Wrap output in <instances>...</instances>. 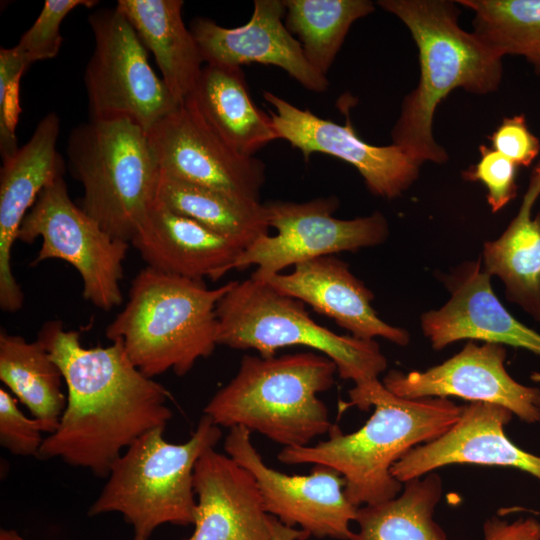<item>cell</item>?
Listing matches in <instances>:
<instances>
[{
	"label": "cell",
	"mask_w": 540,
	"mask_h": 540,
	"mask_svg": "<svg viewBox=\"0 0 540 540\" xmlns=\"http://www.w3.org/2000/svg\"><path fill=\"white\" fill-rule=\"evenodd\" d=\"M37 339L67 388L59 426L44 438L38 458H58L107 478L132 443L172 418L169 391L131 362L120 340L85 347L80 332L66 330L58 320L46 322Z\"/></svg>",
	"instance_id": "cell-1"
},
{
	"label": "cell",
	"mask_w": 540,
	"mask_h": 540,
	"mask_svg": "<svg viewBox=\"0 0 540 540\" xmlns=\"http://www.w3.org/2000/svg\"><path fill=\"white\" fill-rule=\"evenodd\" d=\"M350 406L374 411L358 430L345 434L337 424L328 439L315 445L285 447L277 459L287 465H323L345 480V494L356 507L395 498L403 489L391 472L408 451L448 431L462 406L443 397L406 399L390 392L379 379L355 385Z\"/></svg>",
	"instance_id": "cell-2"
},
{
	"label": "cell",
	"mask_w": 540,
	"mask_h": 540,
	"mask_svg": "<svg viewBox=\"0 0 540 540\" xmlns=\"http://www.w3.org/2000/svg\"><path fill=\"white\" fill-rule=\"evenodd\" d=\"M377 4L409 29L420 63L419 83L404 97L391 130L392 145L420 164L444 163L448 154L435 141L432 128L438 104L456 88L475 94L495 92L503 76L502 57L459 26L455 1L379 0Z\"/></svg>",
	"instance_id": "cell-3"
},
{
	"label": "cell",
	"mask_w": 540,
	"mask_h": 540,
	"mask_svg": "<svg viewBox=\"0 0 540 540\" xmlns=\"http://www.w3.org/2000/svg\"><path fill=\"white\" fill-rule=\"evenodd\" d=\"M234 283L210 289L203 280L146 266L132 280L128 300L105 335L120 340L146 376L170 370L184 376L218 345L217 304Z\"/></svg>",
	"instance_id": "cell-4"
},
{
	"label": "cell",
	"mask_w": 540,
	"mask_h": 540,
	"mask_svg": "<svg viewBox=\"0 0 540 540\" xmlns=\"http://www.w3.org/2000/svg\"><path fill=\"white\" fill-rule=\"evenodd\" d=\"M336 373L330 358L314 352L244 355L203 412L219 427L241 426L283 448L308 446L333 425L318 395L334 385Z\"/></svg>",
	"instance_id": "cell-5"
},
{
	"label": "cell",
	"mask_w": 540,
	"mask_h": 540,
	"mask_svg": "<svg viewBox=\"0 0 540 540\" xmlns=\"http://www.w3.org/2000/svg\"><path fill=\"white\" fill-rule=\"evenodd\" d=\"M165 428L148 431L115 460L103 489L88 509L89 516L121 514L133 528V540H149L163 524H194L195 465L222 435L220 427L205 414L183 443L168 442Z\"/></svg>",
	"instance_id": "cell-6"
},
{
	"label": "cell",
	"mask_w": 540,
	"mask_h": 540,
	"mask_svg": "<svg viewBox=\"0 0 540 540\" xmlns=\"http://www.w3.org/2000/svg\"><path fill=\"white\" fill-rule=\"evenodd\" d=\"M66 153L83 187L80 207L110 236L130 243L155 202L160 176L147 132L126 118H90L71 131Z\"/></svg>",
	"instance_id": "cell-7"
},
{
	"label": "cell",
	"mask_w": 540,
	"mask_h": 540,
	"mask_svg": "<svg viewBox=\"0 0 540 540\" xmlns=\"http://www.w3.org/2000/svg\"><path fill=\"white\" fill-rule=\"evenodd\" d=\"M218 345L253 349L269 358L288 346H304L330 358L338 375L362 385L377 380L387 359L375 340L339 335L316 323L305 304L257 280L235 281L216 308Z\"/></svg>",
	"instance_id": "cell-8"
},
{
	"label": "cell",
	"mask_w": 540,
	"mask_h": 540,
	"mask_svg": "<svg viewBox=\"0 0 540 540\" xmlns=\"http://www.w3.org/2000/svg\"><path fill=\"white\" fill-rule=\"evenodd\" d=\"M42 240L32 265L59 259L77 270L83 298L109 311L123 302L121 280L128 242L117 240L71 199L63 176L46 186L24 218L17 240Z\"/></svg>",
	"instance_id": "cell-9"
},
{
	"label": "cell",
	"mask_w": 540,
	"mask_h": 540,
	"mask_svg": "<svg viewBox=\"0 0 540 540\" xmlns=\"http://www.w3.org/2000/svg\"><path fill=\"white\" fill-rule=\"evenodd\" d=\"M95 46L84 84L90 118L130 119L146 132L179 103L148 61L147 49L115 7L88 17Z\"/></svg>",
	"instance_id": "cell-10"
},
{
	"label": "cell",
	"mask_w": 540,
	"mask_h": 540,
	"mask_svg": "<svg viewBox=\"0 0 540 540\" xmlns=\"http://www.w3.org/2000/svg\"><path fill=\"white\" fill-rule=\"evenodd\" d=\"M339 205L335 196L301 203H265L269 226L277 233L261 236L245 248L234 269L242 270L254 265L256 270L251 278L265 282L287 267L343 251L355 252L377 246L387 239L389 227L382 213L338 219L333 214Z\"/></svg>",
	"instance_id": "cell-11"
},
{
	"label": "cell",
	"mask_w": 540,
	"mask_h": 540,
	"mask_svg": "<svg viewBox=\"0 0 540 540\" xmlns=\"http://www.w3.org/2000/svg\"><path fill=\"white\" fill-rule=\"evenodd\" d=\"M228 456L255 478L269 515L309 536L349 540L359 507L345 494V480L335 470L315 465L308 475H287L269 467L241 426L229 429L224 441Z\"/></svg>",
	"instance_id": "cell-12"
},
{
	"label": "cell",
	"mask_w": 540,
	"mask_h": 540,
	"mask_svg": "<svg viewBox=\"0 0 540 540\" xmlns=\"http://www.w3.org/2000/svg\"><path fill=\"white\" fill-rule=\"evenodd\" d=\"M160 172L184 182L259 201L265 165L230 148L188 97L147 132Z\"/></svg>",
	"instance_id": "cell-13"
},
{
	"label": "cell",
	"mask_w": 540,
	"mask_h": 540,
	"mask_svg": "<svg viewBox=\"0 0 540 540\" xmlns=\"http://www.w3.org/2000/svg\"><path fill=\"white\" fill-rule=\"evenodd\" d=\"M505 359L503 345L471 341L439 365L409 373L392 370L382 383L406 399L455 396L505 407L526 423L540 422V389L514 380Z\"/></svg>",
	"instance_id": "cell-14"
},
{
	"label": "cell",
	"mask_w": 540,
	"mask_h": 540,
	"mask_svg": "<svg viewBox=\"0 0 540 540\" xmlns=\"http://www.w3.org/2000/svg\"><path fill=\"white\" fill-rule=\"evenodd\" d=\"M263 98L273 107L269 115L279 138L306 160L316 152L339 158L358 170L372 194L386 199L400 196L417 179L420 163L395 145L375 146L362 140L349 119L340 125L269 91Z\"/></svg>",
	"instance_id": "cell-15"
},
{
	"label": "cell",
	"mask_w": 540,
	"mask_h": 540,
	"mask_svg": "<svg viewBox=\"0 0 540 540\" xmlns=\"http://www.w3.org/2000/svg\"><path fill=\"white\" fill-rule=\"evenodd\" d=\"M285 6L280 0H255L249 21L226 28L208 18H195L190 31L203 62L210 65L240 67L260 63L283 69L309 91L324 93L326 76L306 59L299 41L285 26Z\"/></svg>",
	"instance_id": "cell-16"
},
{
	"label": "cell",
	"mask_w": 540,
	"mask_h": 540,
	"mask_svg": "<svg viewBox=\"0 0 540 540\" xmlns=\"http://www.w3.org/2000/svg\"><path fill=\"white\" fill-rule=\"evenodd\" d=\"M512 416L496 404L462 406L460 418L448 431L408 451L393 465L392 475L404 484L446 465L475 464L515 468L540 481V456L523 450L505 434Z\"/></svg>",
	"instance_id": "cell-17"
},
{
	"label": "cell",
	"mask_w": 540,
	"mask_h": 540,
	"mask_svg": "<svg viewBox=\"0 0 540 540\" xmlns=\"http://www.w3.org/2000/svg\"><path fill=\"white\" fill-rule=\"evenodd\" d=\"M481 259L467 261L445 278L450 299L421 317L434 350L470 339L523 348L540 356V334L512 316L491 287Z\"/></svg>",
	"instance_id": "cell-18"
},
{
	"label": "cell",
	"mask_w": 540,
	"mask_h": 540,
	"mask_svg": "<svg viewBox=\"0 0 540 540\" xmlns=\"http://www.w3.org/2000/svg\"><path fill=\"white\" fill-rule=\"evenodd\" d=\"M60 118L45 115L30 139L0 169V307L9 313L23 306L24 295L12 270V249L18 231L41 191L65 171L57 151Z\"/></svg>",
	"instance_id": "cell-19"
},
{
	"label": "cell",
	"mask_w": 540,
	"mask_h": 540,
	"mask_svg": "<svg viewBox=\"0 0 540 540\" xmlns=\"http://www.w3.org/2000/svg\"><path fill=\"white\" fill-rule=\"evenodd\" d=\"M193 533L184 540H272L254 476L227 454L205 451L194 469Z\"/></svg>",
	"instance_id": "cell-20"
},
{
	"label": "cell",
	"mask_w": 540,
	"mask_h": 540,
	"mask_svg": "<svg viewBox=\"0 0 540 540\" xmlns=\"http://www.w3.org/2000/svg\"><path fill=\"white\" fill-rule=\"evenodd\" d=\"M264 283L310 305L356 338L381 337L400 346L410 341L406 330L377 315L371 305L373 292L350 271L346 262L333 255L299 263L292 272L275 274Z\"/></svg>",
	"instance_id": "cell-21"
},
{
	"label": "cell",
	"mask_w": 540,
	"mask_h": 540,
	"mask_svg": "<svg viewBox=\"0 0 540 540\" xmlns=\"http://www.w3.org/2000/svg\"><path fill=\"white\" fill-rule=\"evenodd\" d=\"M130 243L148 267L193 280L221 278L244 250L156 200Z\"/></svg>",
	"instance_id": "cell-22"
},
{
	"label": "cell",
	"mask_w": 540,
	"mask_h": 540,
	"mask_svg": "<svg viewBox=\"0 0 540 540\" xmlns=\"http://www.w3.org/2000/svg\"><path fill=\"white\" fill-rule=\"evenodd\" d=\"M183 5L182 0H118L116 4L154 55L162 80L179 104L193 93L204 63L184 24Z\"/></svg>",
	"instance_id": "cell-23"
},
{
	"label": "cell",
	"mask_w": 540,
	"mask_h": 540,
	"mask_svg": "<svg viewBox=\"0 0 540 540\" xmlns=\"http://www.w3.org/2000/svg\"><path fill=\"white\" fill-rule=\"evenodd\" d=\"M189 97L212 130L243 156L280 139L271 116L252 101L240 67L205 64Z\"/></svg>",
	"instance_id": "cell-24"
},
{
	"label": "cell",
	"mask_w": 540,
	"mask_h": 540,
	"mask_svg": "<svg viewBox=\"0 0 540 540\" xmlns=\"http://www.w3.org/2000/svg\"><path fill=\"white\" fill-rule=\"evenodd\" d=\"M0 380L39 421L43 432L56 431L67 404L65 382L39 339L30 342L1 329Z\"/></svg>",
	"instance_id": "cell-25"
},
{
	"label": "cell",
	"mask_w": 540,
	"mask_h": 540,
	"mask_svg": "<svg viewBox=\"0 0 540 540\" xmlns=\"http://www.w3.org/2000/svg\"><path fill=\"white\" fill-rule=\"evenodd\" d=\"M155 200L243 249L268 234L265 204L181 181L160 172Z\"/></svg>",
	"instance_id": "cell-26"
},
{
	"label": "cell",
	"mask_w": 540,
	"mask_h": 540,
	"mask_svg": "<svg viewBox=\"0 0 540 540\" xmlns=\"http://www.w3.org/2000/svg\"><path fill=\"white\" fill-rule=\"evenodd\" d=\"M404 483L395 498L358 508V531L349 540H449L434 520L442 491L435 472Z\"/></svg>",
	"instance_id": "cell-27"
},
{
	"label": "cell",
	"mask_w": 540,
	"mask_h": 540,
	"mask_svg": "<svg viewBox=\"0 0 540 540\" xmlns=\"http://www.w3.org/2000/svg\"><path fill=\"white\" fill-rule=\"evenodd\" d=\"M483 267L504 283L506 297L540 321V213L520 207L503 234L483 247Z\"/></svg>",
	"instance_id": "cell-28"
},
{
	"label": "cell",
	"mask_w": 540,
	"mask_h": 540,
	"mask_svg": "<svg viewBox=\"0 0 540 540\" xmlns=\"http://www.w3.org/2000/svg\"><path fill=\"white\" fill-rule=\"evenodd\" d=\"M285 26L308 62L327 75L352 24L371 14L369 0H283Z\"/></svg>",
	"instance_id": "cell-29"
},
{
	"label": "cell",
	"mask_w": 540,
	"mask_h": 540,
	"mask_svg": "<svg viewBox=\"0 0 540 540\" xmlns=\"http://www.w3.org/2000/svg\"><path fill=\"white\" fill-rule=\"evenodd\" d=\"M474 12L473 33L500 57H524L540 74V0H459Z\"/></svg>",
	"instance_id": "cell-30"
},
{
	"label": "cell",
	"mask_w": 540,
	"mask_h": 540,
	"mask_svg": "<svg viewBox=\"0 0 540 540\" xmlns=\"http://www.w3.org/2000/svg\"><path fill=\"white\" fill-rule=\"evenodd\" d=\"M94 0H46L32 26L14 46L29 63L53 59L62 45L60 27L64 18L75 8H91Z\"/></svg>",
	"instance_id": "cell-31"
},
{
	"label": "cell",
	"mask_w": 540,
	"mask_h": 540,
	"mask_svg": "<svg viewBox=\"0 0 540 540\" xmlns=\"http://www.w3.org/2000/svg\"><path fill=\"white\" fill-rule=\"evenodd\" d=\"M30 64L15 47L0 49V151L2 161L19 149L15 126L20 112L19 81Z\"/></svg>",
	"instance_id": "cell-32"
},
{
	"label": "cell",
	"mask_w": 540,
	"mask_h": 540,
	"mask_svg": "<svg viewBox=\"0 0 540 540\" xmlns=\"http://www.w3.org/2000/svg\"><path fill=\"white\" fill-rule=\"evenodd\" d=\"M480 160L462 173L465 180L481 182L487 189L492 212L505 207L517 193V165L487 145L479 146Z\"/></svg>",
	"instance_id": "cell-33"
},
{
	"label": "cell",
	"mask_w": 540,
	"mask_h": 540,
	"mask_svg": "<svg viewBox=\"0 0 540 540\" xmlns=\"http://www.w3.org/2000/svg\"><path fill=\"white\" fill-rule=\"evenodd\" d=\"M38 420L23 414L17 399L0 388V444L15 456L38 458L44 438Z\"/></svg>",
	"instance_id": "cell-34"
},
{
	"label": "cell",
	"mask_w": 540,
	"mask_h": 540,
	"mask_svg": "<svg viewBox=\"0 0 540 540\" xmlns=\"http://www.w3.org/2000/svg\"><path fill=\"white\" fill-rule=\"evenodd\" d=\"M489 138L492 148L517 166H529L540 152V141L523 114L503 118Z\"/></svg>",
	"instance_id": "cell-35"
},
{
	"label": "cell",
	"mask_w": 540,
	"mask_h": 540,
	"mask_svg": "<svg viewBox=\"0 0 540 540\" xmlns=\"http://www.w3.org/2000/svg\"><path fill=\"white\" fill-rule=\"evenodd\" d=\"M484 540H540V522L532 517L511 523L491 517L483 525Z\"/></svg>",
	"instance_id": "cell-36"
},
{
	"label": "cell",
	"mask_w": 540,
	"mask_h": 540,
	"mask_svg": "<svg viewBox=\"0 0 540 540\" xmlns=\"http://www.w3.org/2000/svg\"><path fill=\"white\" fill-rule=\"evenodd\" d=\"M269 525L272 540H306L310 537L307 532L286 526L272 515H269Z\"/></svg>",
	"instance_id": "cell-37"
},
{
	"label": "cell",
	"mask_w": 540,
	"mask_h": 540,
	"mask_svg": "<svg viewBox=\"0 0 540 540\" xmlns=\"http://www.w3.org/2000/svg\"><path fill=\"white\" fill-rule=\"evenodd\" d=\"M539 195H540V160L537 162V164L534 166L532 170L528 189L524 195L521 207L531 210L534 202L537 200Z\"/></svg>",
	"instance_id": "cell-38"
},
{
	"label": "cell",
	"mask_w": 540,
	"mask_h": 540,
	"mask_svg": "<svg viewBox=\"0 0 540 540\" xmlns=\"http://www.w3.org/2000/svg\"><path fill=\"white\" fill-rule=\"evenodd\" d=\"M0 540H25L15 529H0Z\"/></svg>",
	"instance_id": "cell-39"
}]
</instances>
